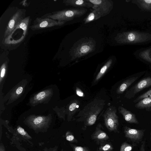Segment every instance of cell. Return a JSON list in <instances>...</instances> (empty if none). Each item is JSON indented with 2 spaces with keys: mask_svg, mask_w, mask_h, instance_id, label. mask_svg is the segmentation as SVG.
Listing matches in <instances>:
<instances>
[{
  "mask_svg": "<svg viewBox=\"0 0 151 151\" xmlns=\"http://www.w3.org/2000/svg\"><path fill=\"white\" fill-rule=\"evenodd\" d=\"M5 64H4L2 66L1 69V77L3 78L5 73Z\"/></svg>",
  "mask_w": 151,
  "mask_h": 151,
  "instance_id": "obj_29",
  "label": "cell"
},
{
  "mask_svg": "<svg viewBox=\"0 0 151 151\" xmlns=\"http://www.w3.org/2000/svg\"><path fill=\"white\" fill-rule=\"evenodd\" d=\"M138 78L137 77H134L129 78L124 81L118 88L116 90L117 93L118 94L122 93Z\"/></svg>",
  "mask_w": 151,
  "mask_h": 151,
  "instance_id": "obj_15",
  "label": "cell"
},
{
  "mask_svg": "<svg viewBox=\"0 0 151 151\" xmlns=\"http://www.w3.org/2000/svg\"><path fill=\"white\" fill-rule=\"evenodd\" d=\"M145 98L151 99V89L139 96L133 102L134 103L138 102L141 99Z\"/></svg>",
  "mask_w": 151,
  "mask_h": 151,
  "instance_id": "obj_23",
  "label": "cell"
},
{
  "mask_svg": "<svg viewBox=\"0 0 151 151\" xmlns=\"http://www.w3.org/2000/svg\"><path fill=\"white\" fill-rule=\"evenodd\" d=\"M58 148V146L56 145L53 147L48 148L45 147L42 150H40L39 151H57Z\"/></svg>",
  "mask_w": 151,
  "mask_h": 151,
  "instance_id": "obj_27",
  "label": "cell"
},
{
  "mask_svg": "<svg viewBox=\"0 0 151 151\" xmlns=\"http://www.w3.org/2000/svg\"><path fill=\"white\" fill-rule=\"evenodd\" d=\"M145 130L132 129L126 126L124 128L125 136L134 142H139L142 139Z\"/></svg>",
  "mask_w": 151,
  "mask_h": 151,
  "instance_id": "obj_11",
  "label": "cell"
},
{
  "mask_svg": "<svg viewBox=\"0 0 151 151\" xmlns=\"http://www.w3.org/2000/svg\"><path fill=\"white\" fill-rule=\"evenodd\" d=\"M133 149V146L131 145L124 142L121 145L120 151H131Z\"/></svg>",
  "mask_w": 151,
  "mask_h": 151,
  "instance_id": "obj_25",
  "label": "cell"
},
{
  "mask_svg": "<svg viewBox=\"0 0 151 151\" xmlns=\"http://www.w3.org/2000/svg\"><path fill=\"white\" fill-rule=\"evenodd\" d=\"M65 137L66 140L70 142L77 143L78 142V140L70 131H67L65 134Z\"/></svg>",
  "mask_w": 151,
  "mask_h": 151,
  "instance_id": "obj_22",
  "label": "cell"
},
{
  "mask_svg": "<svg viewBox=\"0 0 151 151\" xmlns=\"http://www.w3.org/2000/svg\"><path fill=\"white\" fill-rule=\"evenodd\" d=\"M95 46V41L92 39H88L80 43L73 49L72 60L81 58L93 51Z\"/></svg>",
  "mask_w": 151,
  "mask_h": 151,
  "instance_id": "obj_5",
  "label": "cell"
},
{
  "mask_svg": "<svg viewBox=\"0 0 151 151\" xmlns=\"http://www.w3.org/2000/svg\"><path fill=\"white\" fill-rule=\"evenodd\" d=\"M0 151H6L5 147L2 142L0 143Z\"/></svg>",
  "mask_w": 151,
  "mask_h": 151,
  "instance_id": "obj_31",
  "label": "cell"
},
{
  "mask_svg": "<svg viewBox=\"0 0 151 151\" xmlns=\"http://www.w3.org/2000/svg\"><path fill=\"white\" fill-rule=\"evenodd\" d=\"M45 118L39 116L30 120L29 124L30 128L33 129L35 133L45 132L47 131L48 127L47 123Z\"/></svg>",
  "mask_w": 151,
  "mask_h": 151,
  "instance_id": "obj_10",
  "label": "cell"
},
{
  "mask_svg": "<svg viewBox=\"0 0 151 151\" xmlns=\"http://www.w3.org/2000/svg\"><path fill=\"white\" fill-rule=\"evenodd\" d=\"M12 134V135L10 139V144H14L16 147L21 151H25L21 145L22 141L28 142L33 145V143L29 140L32 139V137L25 131L24 129L20 126H18L16 129L13 131H9Z\"/></svg>",
  "mask_w": 151,
  "mask_h": 151,
  "instance_id": "obj_4",
  "label": "cell"
},
{
  "mask_svg": "<svg viewBox=\"0 0 151 151\" xmlns=\"http://www.w3.org/2000/svg\"><path fill=\"white\" fill-rule=\"evenodd\" d=\"M23 90V88L22 87H19L16 90V93L17 94H19L21 93Z\"/></svg>",
  "mask_w": 151,
  "mask_h": 151,
  "instance_id": "obj_30",
  "label": "cell"
},
{
  "mask_svg": "<svg viewBox=\"0 0 151 151\" xmlns=\"http://www.w3.org/2000/svg\"><path fill=\"white\" fill-rule=\"evenodd\" d=\"M22 9H19L12 17L5 29L4 37L9 36L21 21L23 19L24 12Z\"/></svg>",
  "mask_w": 151,
  "mask_h": 151,
  "instance_id": "obj_8",
  "label": "cell"
},
{
  "mask_svg": "<svg viewBox=\"0 0 151 151\" xmlns=\"http://www.w3.org/2000/svg\"><path fill=\"white\" fill-rule=\"evenodd\" d=\"M61 151H66L64 150L63 149H62Z\"/></svg>",
  "mask_w": 151,
  "mask_h": 151,
  "instance_id": "obj_33",
  "label": "cell"
},
{
  "mask_svg": "<svg viewBox=\"0 0 151 151\" xmlns=\"http://www.w3.org/2000/svg\"></svg>",
  "mask_w": 151,
  "mask_h": 151,
  "instance_id": "obj_35",
  "label": "cell"
},
{
  "mask_svg": "<svg viewBox=\"0 0 151 151\" xmlns=\"http://www.w3.org/2000/svg\"><path fill=\"white\" fill-rule=\"evenodd\" d=\"M79 104L80 102L78 100H74L70 105L68 109L70 113V120L76 112L79 110Z\"/></svg>",
  "mask_w": 151,
  "mask_h": 151,
  "instance_id": "obj_19",
  "label": "cell"
},
{
  "mask_svg": "<svg viewBox=\"0 0 151 151\" xmlns=\"http://www.w3.org/2000/svg\"><path fill=\"white\" fill-rule=\"evenodd\" d=\"M151 86V77H145L132 87L126 93L125 97L130 99L144 89Z\"/></svg>",
  "mask_w": 151,
  "mask_h": 151,
  "instance_id": "obj_9",
  "label": "cell"
},
{
  "mask_svg": "<svg viewBox=\"0 0 151 151\" xmlns=\"http://www.w3.org/2000/svg\"><path fill=\"white\" fill-rule=\"evenodd\" d=\"M135 107L138 109L151 111V99L145 98L141 99L135 104Z\"/></svg>",
  "mask_w": 151,
  "mask_h": 151,
  "instance_id": "obj_16",
  "label": "cell"
},
{
  "mask_svg": "<svg viewBox=\"0 0 151 151\" xmlns=\"http://www.w3.org/2000/svg\"><path fill=\"white\" fill-rule=\"evenodd\" d=\"M118 110L119 112L122 115L124 119L127 122L136 124L139 123L135 115L131 111L121 106L118 107Z\"/></svg>",
  "mask_w": 151,
  "mask_h": 151,
  "instance_id": "obj_14",
  "label": "cell"
},
{
  "mask_svg": "<svg viewBox=\"0 0 151 151\" xmlns=\"http://www.w3.org/2000/svg\"><path fill=\"white\" fill-rule=\"evenodd\" d=\"M105 104V101L99 99H95L79 112L76 116L78 118L76 121L83 122L84 127L93 125Z\"/></svg>",
  "mask_w": 151,
  "mask_h": 151,
  "instance_id": "obj_1",
  "label": "cell"
},
{
  "mask_svg": "<svg viewBox=\"0 0 151 151\" xmlns=\"http://www.w3.org/2000/svg\"><path fill=\"white\" fill-rule=\"evenodd\" d=\"M93 4L92 9L98 11L102 17L108 14L112 10L113 2L111 0H87Z\"/></svg>",
  "mask_w": 151,
  "mask_h": 151,
  "instance_id": "obj_7",
  "label": "cell"
},
{
  "mask_svg": "<svg viewBox=\"0 0 151 151\" xmlns=\"http://www.w3.org/2000/svg\"><path fill=\"white\" fill-rule=\"evenodd\" d=\"M63 3L66 6L76 8H92L93 4L87 0H64Z\"/></svg>",
  "mask_w": 151,
  "mask_h": 151,
  "instance_id": "obj_13",
  "label": "cell"
},
{
  "mask_svg": "<svg viewBox=\"0 0 151 151\" xmlns=\"http://www.w3.org/2000/svg\"><path fill=\"white\" fill-rule=\"evenodd\" d=\"M117 110L115 107H108L103 114L104 124L110 132L119 133V117L116 114Z\"/></svg>",
  "mask_w": 151,
  "mask_h": 151,
  "instance_id": "obj_3",
  "label": "cell"
},
{
  "mask_svg": "<svg viewBox=\"0 0 151 151\" xmlns=\"http://www.w3.org/2000/svg\"><path fill=\"white\" fill-rule=\"evenodd\" d=\"M102 128L101 124L99 123L91 136V139L97 144L106 141L109 138L108 134L102 129Z\"/></svg>",
  "mask_w": 151,
  "mask_h": 151,
  "instance_id": "obj_12",
  "label": "cell"
},
{
  "mask_svg": "<svg viewBox=\"0 0 151 151\" xmlns=\"http://www.w3.org/2000/svg\"><path fill=\"white\" fill-rule=\"evenodd\" d=\"M113 147L110 142L106 141L100 143V146L97 151H113Z\"/></svg>",
  "mask_w": 151,
  "mask_h": 151,
  "instance_id": "obj_21",
  "label": "cell"
},
{
  "mask_svg": "<svg viewBox=\"0 0 151 151\" xmlns=\"http://www.w3.org/2000/svg\"><path fill=\"white\" fill-rule=\"evenodd\" d=\"M65 23L64 22L59 21L42 16L40 17L36 18L29 28L32 30L35 31L54 27L62 26Z\"/></svg>",
  "mask_w": 151,
  "mask_h": 151,
  "instance_id": "obj_6",
  "label": "cell"
},
{
  "mask_svg": "<svg viewBox=\"0 0 151 151\" xmlns=\"http://www.w3.org/2000/svg\"><path fill=\"white\" fill-rule=\"evenodd\" d=\"M76 94L80 97H83L84 95L82 91L78 87H76Z\"/></svg>",
  "mask_w": 151,
  "mask_h": 151,
  "instance_id": "obj_28",
  "label": "cell"
},
{
  "mask_svg": "<svg viewBox=\"0 0 151 151\" xmlns=\"http://www.w3.org/2000/svg\"><path fill=\"white\" fill-rule=\"evenodd\" d=\"M145 141L143 142L141 145L139 151H145Z\"/></svg>",
  "mask_w": 151,
  "mask_h": 151,
  "instance_id": "obj_32",
  "label": "cell"
},
{
  "mask_svg": "<svg viewBox=\"0 0 151 151\" xmlns=\"http://www.w3.org/2000/svg\"><path fill=\"white\" fill-rule=\"evenodd\" d=\"M92 9L91 12L83 20L85 24L98 19L102 17L98 11Z\"/></svg>",
  "mask_w": 151,
  "mask_h": 151,
  "instance_id": "obj_18",
  "label": "cell"
},
{
  "mask_svg": "<svg viewBox=\"0 0 151 151\" xmlns=\"http://www.w3.org/2000/svg\"><path fill=\"white\" fill-rule=\"evenodd\" d=\"M30 19V16L24 18L21 21L15 28L22 29L24 31V34L25 35L28 29Z\"/></svg>",
  "mask_w": 151,
  "mask_h": 151,
  "instance_id": "obj_20",
  "label": "cell"
},
{
  "mask_svg": "<svg viewBox=\"0 0 151 151\" xmlns=\"http://www.w3.org/2000/svg\"><path fill=\"white\" fill-rule=\"evenodd\" d=\"M70 145L73 151H90L89 149L86 147L78 146L70 143Z\"/></svg>",
  "mask_w": 151,
  "mask_h": 151,
  "instance_id": "obj_24",
  "label": "cell"
},
{
  "mask_svg": "<svg viewBox=\"0 0 151 151\" xmlns=\"http://www.w3.org/2000/svg\"><path fill=\"white\" fill-rule=\"evenodd\" d=\"M46 96L45 91H42L39 93L35 96V99L37 100H40L43 99Z\"/></svg>",
  "mask_w": 151,
  "mask_h": 151,
  "instance_id": "obj_26",
  "label": "cell"
},
{
  "mask_svg": "<svg viewBox=\"0 0 151 151\" xmlns=\"http://www.w3.org/2000/svg\"><path fill=\"white\" fill-rule=\"evenodd\" d=\"M113 63L112 59H109L101 69L94 81V83L98 82L104 75L108 69L111 66Z\"/></svg>",
  "mask_w": 151,
  "mask_h": 151,
  "instance_id": "obj_17",
  "label": "cell"
},
{
  "mask_svg": "<svg viewBox=\"0 0 151 151\" xmlns=\"http://www.w3.org/2000/svg\"><path fill=\"white\" fill-rule=\"evenodd\" d=\"M87 10L85 8L67 9L53 12L44 14L43 17L60 22L71 21L84 15Z\"/></svg>",
  "mask_w": 151,
  "mask_h": 151,
  "instance_id": "obj_2",
  "label": "cell"
},
{
  "mask_svg": "<svg viewBox=\"0 0 151 151\" xmlns=\"http://www.w3.org/2000/svg\"></svg>",
  "mask_w": 151,
  "mask_h": 151,
  "instance_id": "obj_34",
  "label": "cell"
}]
</instances>
